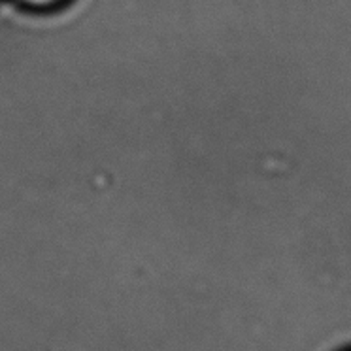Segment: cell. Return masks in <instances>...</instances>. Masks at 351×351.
I'll list each match as a JSON object with an SVG mask.
<instances>
[{"label":"cell","mask_w":351,"mask_h":351,"mask_svg":"<svg viewBox=\"0 0 351 351\" xmlns=\"http://www.w3.org/2000/svg\"><path fill=\"white\" fill-rule=\"evenodd\" d=\"M25 2H29L32 6H47V4H53L57 0H25Z\"/></svg>","instance_id":"1"}]
</instances>
